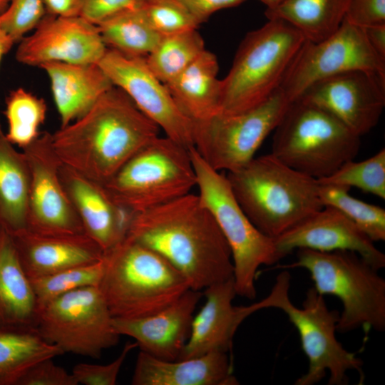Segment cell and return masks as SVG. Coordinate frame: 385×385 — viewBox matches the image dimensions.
I'll return each instance as SVG.
<instances>
[{"mask_svg":"<svg viewBox=\"0 0 385 385\" xmlns=\"http://www.w3.org/2000/svg\"><path fill=\"white\" fill-rule=\"evenodd\" d=\"M126 237L163 257L192 289L233 278L230 247L198 195L133 214Z\"/></svg>","mask_w":385,"mask_h":385,"instance_id":"1","label":"cell"},{"mask_svg":"<svg viewBox=\"0 0 385 385\" xmlns=\"http://www.w3.org/2000/svg\"><path fill=\"white\" fill-rule=\"evenodd\" d=\"M160 129L114 86L84 115L51 133V140L62 164L103 185Z\"/></svg>","mask_w":385,"mask_h":385,"instance_id":"2","label":"cell"},{"mask_svg":"<svg viewBox=\"0 0 385 385\" xmlns=\"http://www.w3.org/2000/svg\"><path fill=\"white\" fill-rule=\"evenodd\" d=\"M238 203L253 225L274 239L321 210L317 180L272 153L253 158L226 174Z\"/></svg>","mask_w":385,"mask_h":385,"instance_id":"3","label":"cell"},{"mask_svg":"<svg viewBox=\"0 0 385 385\" xmlns=\"http://www.w3.org/2000/svg\"><path fill=\"white\" fill-rule=\"evenodd\" d=\"M103 262L98 287L114 318L153 314L191 289L166 260L127 237L104 252Z\"/></svg>","mask_w":385,"mask_h":385,"instance_id":"4","label":"cell"},{"mask_svg":"<svg viewBox=\"0 0 385 385\" xmlns=\"http://www.w3.org/2000/svg\"><path fill=\"white\" fill-rule=\"evenodd\" d=\"M305 41L297 29L280 19H270L247 33L221 80L219 113H241L270 98L279 89Z\"/></svg>","mask_w":385,"mask_h":385,"instance_id":"5","label":"cell"},{"mask_svg":"<svg viewBox=\"0 0 385 385\" xmlns=\"http://www.w3.org/2000/svg\"><path fill=\"white\" fill-rule=\"evenodd\" d=\"M284 267L307 270L314 288L324 296L338 297L342 304L337 332L385 329V280L379 270L356 252L298 249L297 260Z\"/></svg>","mask_w":385,"mask_h":385,"instance_id":"6","label":"cell"},{"mask_svg":"<svg viewBox=\"0 0 385 385\" xmlns=\"http://www.w3.org/2000/svg\"><path fill=\"white\" fill-rule=\"evenodd\" d=\"M274 131L271 153L316 180L354 160L361 146V137L333 115L301 99L289 104Z\"/></svg>","mask_w":385,"mask_h":385,"instance_id":"7","label":"cell"},{"mask_svg":"<svg viewBox=\"0 0 385 385\" xmlns=\"http://www.w3.org/2000/svg\"><path fill=\"white\" fill-rule=\"evenodd\" d=\"M199 195L225 237L231 252L237 295L254 299L259 268L279 262L274 240L250 221L234 195L226 175L211 168L192 147L189 149Z\"/></svg>","mask_w":385,"mask_h":385,"instance_id":"8","label":"cell"},{"mask_svg":"<svg viewBox=\"0 0 385 385\" xmlns=\"http://www.w3.org/2000/svg\"><path fill=\"white\" fill-rule=\"evenodd\" d=\"M189 149L168 137L158 136L103 186L118 205L132 214L184 196L197 185Z\"/></svg>","mask_w":385,"mask_h":385,"instance_id":"9","label":"cell"},{"mask_svg":"<svg viewBox=\"0 0 385 385\" xmlns=\"http://www.w3.org/2000/svg\"><path fill=\"white\" fill-rule=\"evenodd\" d=\"M291 103L279 89L265 102L245 111L218 113L195 123L193 148L215 170H237L255 157Z\"/></svg>","mask_w":385,"mask_h":385,"instance_id":"10","label":"cell"},{"mask_svg":"<svg viewBox=\"0 0 385 385\" xmlns=\"http://www.w3.org/2000/svg\"><path fill=\"white\" fill-rule=\"evenodd\" d=\"M113 316L97 286L79 288L49 301L39 309L37 332L63 354L99 358L120 339Z\"/></svg>","mask_w":385,"mask_h":385,"instance_id":"11","label":"cell"},{"mask_svg":"<svg viewBox=\"0 0 385 385\" xmlns=\"http://www.w3.org/2000/svg\"><path fill=\"white\" fill-rule=\"evenodd\" d=\"M277 309L283 311L298 331L302 349L308 359V369L294 382L296 385H314L329 373V385L348 384L346 372L356 370L361 374L362 361L347 351L337 339L339 314L330 310L323 295L309 288L301 308L285 297Z\"/></svg>","mask_w":385,"mask_h":385,"instance_id":"12","label":"cell"},{"mask_svg":"<svg viewBox=\"0 0 385 385\" xmlns=\"http://www.w3.org/2000/svg\"><path fill=\"white\" fill-rule=\"evenodd\" d=\"M355 70L385 74V60L371 48L364 29L344 18L328 37L304 42L279 89L292 102L314 83Z\"/></svg>","mask_w":385,"mask_h":385,"instance_id":"13","label":"cell"},{"mask_svg":"<svg viewBox=\"0 0 385 385\" xmlns=\"http://www.w3.org/2000/svg\"><path fill=\"white\" fill-rule=\"evenodd\" d=\"M290 277L280 273L267 297L248 306H235L237 295L234 279L213 284L202 291L205 302L194 314L188 342L179 359L197 356L221 351L228 352L241 323L250 315L265 308H277L289 294Z\"/></svg>","mask_w":385,"mask_h":385,"instance_id":"14","label":"cell"},{"mask_svg":"<svg viewBox=\"0 0 385 385\" xmlns=\"http://www.w3.org/2000/svg\"><path fill=\"white\" fill-rule=\"evenodd\" d=\"M98 64L113 84L165 131L166 137L187 148L193 147L194 123L180 109L165 85L150 71L144 57L128 56L108 48Z\"/></svg>","mask_w":385,"mask_h":385,"instance_id":"15","label":"cell"},{"mask_svg":"<svg viewBox=\"0 0 385 385\" xmlns=\"http://www.w3.org/2000/svg\"><path fill=\"white\" fill-rule=\"evenodd\" d=\"M22 152L30 170L26 230L51 235L86 233L61 182L62 163L52 147L51 133H41Z\"/></svg>","mask_w":385,"mask_h":385,"instance_id":"16","label":"cell"},{"mask_svg":"<svg viewBox=\"0 0 385 385\" xmlns=\"http://www.w3.org/2000/svg\"><path fill=\"white\" fill-rule=\"evenodd\" d=\"M297 99L333 115L359 136L378 123L385 106V74L355 70L319 80Z\"/></svg>","mask_w":385,"mask_h":385,"instance_id":"17","label":"cell"},{"mask_svg":"<svg viewBox=\"0 0 385 385\" xmlns=\"http://www.w3.org/2000/svg\"><path fill=\"white\" fill-rule=\"evenodd\" d=\"M107 49L98 26L81 16L46 14L32 33L19 41L16 59L38 67L50 62L98 63Z\"/></svg>","mask_w":385,"mask_h":385,"instance_id":"18","label":"cell"},{"mask_svg":"<svg viewBox=\"0 0 385 385\" xmlns=\"http://www.w3.org/2000/svg\"><path fill=\"white\" fill-rule=\"evenodd\" d=\"M282 258L294 250L356 252L376 270L385 267V255L338 210L324 206L298 225L273 239Z\"/></svg>","mask_w":385,"mask_h":385,"instance_id":"19","label":"cell"},{"mask_svg":"<svg viewBox=\"0 0 385 385\" xmlns=\"http://www.w3.org/2000/svg\"><path fill=\"white\" fill-rule=\"evenodd\" d=\"M202 292L190 289L165 308L138 318H113L120 336L135 339L140 351L165 360L178 359L188 342Z\"/></svg>","mask_w":385,"mask_h":385,"instance_id":"20","label":"cell"},{"mask_svg":"<svg viewBox=\"0 0 385 385\" xmlns=\"http://www.w3.org/2000/svg\"><path fill=\"white\" fill-rule=\"evenodd\" d=\"M59 178L85 232L104 252L125 238L133 214L118 205L103 185L63 164Z\"/></svg>","mask_w":385,"mask_h":385,"instance_id":"21","label":"cell"},{"mask_svg":"<svg viewBox=\"0 0 385 385\" xmlns=\"http://www.w3.org/2000/svg\"><path fill=\"white\" fill-rule=\"evenodd\" d=\"M12 237L30 279L100 261L104 254L86 233L51 235L24 230Z\"/></svg>","mask_w":385,"mask_h":385,"instance_id":"22","label":"cell"},{"mask_svg":"<svg viewBox=\"0 0 385 385\" xmlns=\"http://www.w3.org/2000/svg\"><path fill=\"white\" fill-rule=\"evenodd\" d=\"M133 385H237L228 352L214 351L195 357L165 360L140 351Z\"/></svg>","mask_w":385,"mask_h":385,"instance_id":"23","label":"cell"},{"mask_svg":"<svg viewBox=\"0 0 385 385\" xmlns=\"http://www.w3.org/2000/svg\"><path fill=\"white\" fill-rule=\"evenodd\" d=\"M47 74L61 126L84 115L114 85L98 63L50 62Z\"/></svg>","mask_w":385,"mask_h":385,"instance_id":"24","label":"cell"},{"mask_svg":"<svg viewBox=\"0 0 385 385\" xmlns=\"http://www.w3.org/2000/svg\"><path fill=\"white\" fill-rule=\"evenodd\" d=\"M38 314L36 294L12 235L0 227V330L36 329Z\"/></svg>","mask_w":385,"mask_h":385,"instance_id":"25","label":"cell"},{"mask_svg":"<svg viewBox=\"0 0 385 385\" xmlns=\"http://www.w3.org/2000/svg\"><path fill=\"white\" fill-rule=\"evenodd\" d=\"M216 56L205 50L188 67L165 84L175 103L194 123L219 113L221 80Z\"/></svg>","mask_w":385,"mask_h":385,"instance_id":"26","label":"cell"},{"mask_svg":"<svg viewBox=\"0 0 385 385\" xmlns=\"http://www.w3.org/2000/svg\"><path fill=\"white\" fill-rule=\"evenodd\" d=\"M0 128V227L11 235L27 228L30 170Z\"/></svg>","mask_w":385,"mask_h":385,"instance_id":"27","label":"cell"},{"mask_svg":"<svg viewBox=\"0 0 385 385\" xmlns=\"http://www.w3.org/2000/svg\"><path fill=\"white\" fill-rule=\"evenodd\" d=\"M349 0H284L274 9H266L270 19H280L297 29L306 40L317 42L340 26Z\"/></svg>","mask_w":385,"mask_h":385,"instance_id":"28","label":"cell"},{"mask_svg":"<svg viewBox=\"0 0 385 385\" xmlns=\"http://www.w3.org/2000/svg\"><path fill=\"white\" fill-rule=\"evenodd\" d=\"M63 354L36 329L0 330V385H17L35 363Z\"/></svg>","mask_w":385,"mask_h":385,"instance_id":"29","label":"cell"},{"mask_svg":"<svg viewBox=\"0 0 385 385\" xmlns=\"http://www.w3.org/2000/svg\"><path fill=\"white\" fill-rule=\"evenodd\" d=\"M97 26L106 47L128 56L145 58L163 37L150 26L141 7L120 12Z\"/></svg>","mask_w":385,"mask_h":385,"instance_id":"30","label":"cell"},{"mask_svg":"<svg viewBox=\"0 0 385 385\" xmlns=\"http://www.w3.org/2000/svg\"><path fill=\"white\" fill-rule=\"evenodd\" d=\"M204 40L197 29L163 36L145 58L154 76L166 84L180 74L204 51Z\"/></svg>","mask_w":385,"mask_h":385,"instance_id":"31","label":"cell"},{"mask_svg":"<svg viewBox=\"0 0 385 385\" xmlns=\"http://www.w3.org/2000/svg\"><path fill=\"white\" fill-rule=\"evenodd\" d=\"M47 107L44 100L18 88L6 99L5 115L8 122L6 139L21 149L32 143L41 134Z\"/></svg>","mask_w":385,"mask_h":385,"instance_id":"32","label":"cell"},{"mask_svg":"<svg viewBox=\"0 0 385 385\" xmlns=\"http://www.w3.org/2000/svg\"><path fill=\"white\" fill-rule=\"evenodd\" d=\"M319 184V195L324 206L340 211L374 242L385 240V210L360 200L349 193V188Z\"/></svg>","mask_w":385,"mask_h":385,"instance_id":"33","label":"cell"},{"mask_svg":"<svg viewBox=\"0 0 385 385\" xmlns=\"http://www.w3.org/2000/svg\"><path fill=\"white\" fill-rule=\"evenodd\" d=\"M317 180L319 184L356 188L384 200L385 149L362 161H347L329 176Z\"/></svg>","mask_w":385,"mask_h":385,"instance_id":"34","label":"cell"},{"mask_svg":"<svg viewBox=\"0 0 385 385\" xmlns=\"http://www.w3.org/2000/svg\"><path fill=\"white\" fill-rule=\"evenodd\" d=\"M103 272V258L98 262L68 268L51 274L30 279L40 308L71 291L98 286Z\"/></svg>","mask_w":385,"mask_h":385,"instance_id":"35","label":"cell"},{"mask_svg":"<svg viewBox=\"0 0 385 385\" xmlns=\"http://www.w3.org/2000/svg\"><path fill=\"white\" fill-rule=\"evenodd\" d=\"M141 9L150 26L162 36L200 26L178 0H150Z\"/></svg>","mask_w":385,"mask_h":385,"instance_id":"36","label":"cell"},{"mask_svg":"<svg viewBox=\"0 0 385 385\" xmlns=\"http://www.w3.org/2000/svg\"><path fill=\"white\" fill-rule=\"evenodd\" d=\"M46 14L43 0H10L7 9L0 15V24L16 43L33 31Z\"/></svg>","mask_w":385,"mask_h":385,"instance_id":"37","label":"cell"},{"mask_svg":"<svg viewBox=\"0 0 385 385\" xmlns=\"http://www.w3.org/2000/svg\"><path fill=\"white\" fill-rule=\"evenodd\" d=\"M135 347V342L127 343L112 362L104 365L80 363L75 365L71 373L78 384L115 385L127 356Z\"/></svg>","mask_w":385,"mask_h":385,"instance_id":"38","label":"cell"},{"mask_svg":"<svg viewBox=\"0 0 385 385\" xmlns=\"http://www.w3.org/2000/svg\"><path fill=\"white\" fill-rule=\"evenodd\" d=\"M53 358H46L32 365L21 377L17 385H78L72 373L56 365Z\"/></svg>","mask_w":385,"mask_h":385,"instance_id":"39","label":"cell"},{"mask_svg":"<svg viewBox=\"0 0 385 385\" xmlns=\"http://www.w3.org/2000/svg\"><path fill=\"white\" fill-rule=\"evenodd\" d=\"M344 19L362 29L385 25V0H349Z\"/></svg>","mask_w":385,"mask_h":385,"instance_id":"40","label":"cell"},{"mask_svg":"<svg viewBox=\"0 0 385 385\" xmlns=\"http://www.w3.org/2000/svg\"><path fill=\"white\" fill-rule=\"evenodd\" d=\"M150 0H86L81 16L97 25L120 12L138 9Z\"/></svg>","mask_w":385,"mask_h":385,"instance_id":"41","label":"cell"},{"mask_svg":"<svg viewBox=\"0 0 385 385\" xmlns=\"http://www.w3.org/2000/svg\"><path fill=\"white\" fill-rule=\"evenodd\" d=\"M200 25L215 11L235 7L246 0H178Z\"/></svg>","mask_w":385,"mask_h":385,"instance_id":"42","label":"cell"},{"mask_svg":"<svg viewBox=\"0 0 385 385\" xmlns=\"http://www.w3.org/2000/svg\"><path fill=\"white\" fill-rule=\"evenodd\" d=\"M86 0H43L47 14L55 16H81Z\"/></svg>","mask_w":385,"mask_h":385,"instance_id":"43","label":"cell"},{"mask_svg":"<svg viewBox=\"0 0 385 385\" xmlns=\"http://www.w3.org/2000/svg\"><path fill=\"white\" fill-rule=\"evenodd\" d=\"M374 51L385 60V25L363 29Z\"/></svg>","mask_w":385,"mask_h":385,"instance_id":"44","label":"cell"},{"mask_svg":"<svg viewBox=\"0 0 385 385\" xmlns=\"http://www.w3.org/2000/svg\"><path fill=\"white\" fill-rule=\"evenodd\" d=\"M14 41L3 29L0 24V63L3 57L10 51Z\"/></svg>","mask_w":385,"mask_h":385,"instance_id":"45","label":"cell"},{"mask_svg":"<svg viewBox=\"0 0 385 385\" xmlns=\"http://www.w3.org/2000/svg\"><path fill=\"white\" fill-rule=\"evenodd\" d=\"M266 6L267 9L272 10L280 5L284 0H260Z\"/></svg>","mask_w":385,"mask_h":385,"instance_id":"46","label":"cell"},{"mask_svg":"<svg viewBox=\"0 0 385 385\" xmlns=\"http://www.w3.org/2000/svg\"><path fill=\"white\" fill-rule=\"evenodd\" d=\"M10 0H0V15L5 12L9 5Z\"/></svg>","mask_w":385,"mask_h":385,"instance_id":"47","label":"cell"}]
</instances>
